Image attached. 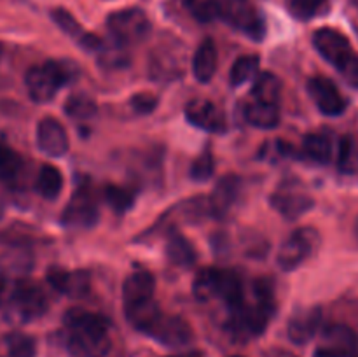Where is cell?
Here are the masks:
<instances>
[{
  "label": "cell",
  "instance_id": "7",
  "mask_svg": "<svg viewBox=\"0 0 358 357\" xmlns=\"http://www.w3.org/2000/svg\"><path fill=\"white\" fill-rule=\"evenodd\" d=\"M48 310V298L37 284L21 280L10 296V312L21 322L34 321Z\"/></svg>",
  "mask_w": 358,
  "mask_h": 357
},
{
  "label": "cell",
  "instance_id": "39",
  "mask_svg": "<svg viewBox=\"0 0 358 357\" xmlns=\"http://www.w3.org/2000/svg\"><path fill=\"white\" fill-rule=\"evenodd\" d=\"M339 74H341L343 79H345L350 86L358 88V55L353 59H350V62L339 70Z\"/></svg>",
  "mask_w": 358,
  "mask_h": 357
},
{
  "label": "cell",
  "instance_id": "32",
  "mask_svg": "<svg viewBox=\"0 0 358 357\" xmlns=\"http://www.w3.org/2000/svg\"><path fill=\"white\" fill-rule=\"evenodd\" d=\"M6 346L9 357H35L37 356V343L31 336L24 332H10L6 338Z\"/></svg>",
  "mask_w": 358,
  "mask_h": 357
},
{
  "label": "cell",
  "instance_id": "21",
  "mask_svg": "<svg viewBox=\"0 0 358 357\" xmlns=\"http://www.w3.org/2000/svg\"><path fill=\"white\" fill-rule=\"evenodd\" d=\"M124 314L129 324L138 331L147 332L154 326V322L161 317L159 304L154 301V298L143 301H136V303L124 304Z\"/></svg>",
  "mask_w": 358,
  "mask_h": 357
},
{
  "label": "cell",
  "instance_id": "18",
  "mask_svg": "<svg viewBox=\"0 0 358 357\" xmlns=\"http://www.w3.org/2000/svg\"><path fill=\"white\" fill-rule=\"evenodd\" d=\"M156 290V279L147 270H136L122 284V300L124 304L136 303V301L150 300Z\"/></svg>",
  "mask_w": 358,
  "mask_h": 357
},
{
  "label": "cell",
  "instance_id": "3",
  "mask_svg": "<svg viewBox=\"0 0 358 357\" xmlns=\"http://www.w3.org/2000/svg\"><path fill=\"white\" fill-rule=\"evenodd\" d=\"M217 4L220 20L247 37L262 41L266 35L264 18L252 0H217Z\"/></svg>",
  "mask_w": 358,
  "mask_h": 357
},
{
  "label": "cell",
  "instance_id": "17",
  "mask_svg": "<svg viewBox=\"0 0 358 357\" xmlns=\"http://www.w3.org/2000/svg\"><path fill=\"white\" fill-rule=\"evenodd\" d=\"M322 340H324L325 349L332 350L339 356L352 357L353 354H357V335L353 332V329H350L345 324H332L325 328L322 332Z\"/></svg>",
  "mask_w": 358,
  "mask_h": 357
},
{
  "label": "cell",
  "instance_id": "12",
  "mask_svg": "<svg viewBox=\"0 0 358 357\" xmlns=\"http://www.w3.org/2000/svg\"><path fill=\"white\" fill-rule=\"evenodd\" d=\"M185 118L191 125L210 133H222L227 128L224 112L213 102L205 100V98L189 102L185 105Z\"/></svg>",
  "mask_w": 358,
  "mask_h": 357
},
{
  "label": "cell",
  "instance_id": "25",
  "mask_svg": "<svg viewBox=\"0 0 358 357\" xmlns=\"http://www.w3.org/2000/svg\"><path fill=\"white\" fill-rule=\"evenodd\" d=\"M166 254L168 259L178 266H192L198 259V254H196L191 241L180 233L170 234L166 244Z\"/></svg>",
  "mask_w": 358,
  "mask_h": 357
},
{
  "label": "cell",
  "instance_id": "42",
  "mask_svg": "<svg viewBox=\"0 0 358 357\" xmlns=\"http://www.w3.org/2000/svg\"><path fill=\"white\" fill-rule=\"evenodd\" d=\"M6 290H7L6 282H3V279H0V304L3 303V298H6Z\"/></svg>",
  "mask_w": 358,
  "mask_h": 357
},
{
  "label": "cell",
  "instance_id": "13",
  "mask_svg": "<svg viewBox=\"0 0 358 357\" xmlns=\"http://www.w3.org/2000/svg\"><path fill=\"white\" fill-rule=\"evenodd\" d=\"M37 146L45 156L62 158L69 150V136L65 128L55 118H44L37 125Z\"/></svg>",
  "mask_w": 358,
  "mask_h": 357
},
{
  "label": "cell",
  "instance_id": "6",
  "mask_svg": "<svg viewBox=\"0 0 358 357\" xmlns=\"http://www.w3.org/2000/svg\"><path fill=\"white\" fill-rule=\"evenodd\" d=\"M271 206L282 217L294 220L313 209V198L299 181L289 178L271 195Z\"/></svg>",
  "mask_w": 358,
  "mask_h": 357
},
{
  "label": "cell",
  "instance_id": "23",
  "mask_svg": "<svg viewBox=\"0 0 358 357\" xmlns=\"http://www.w3.org/2000/svg\"><path fill=\"white\" fill-rule=\"evenodd\" d=\"M217 298L226 301L231 308L243 303V286L240 276L231 270H219L217 275Z\"/></svg>",
  "mask_w": 358,
  "mask_h": 357
},
{
  "label": "cell",
  "instance_id": "14",
  "mask_svg": "<svg viewBox=\"0 0 358 357\" xmlns=\"http://www.w3.org/2000/svg\"><path fill=\"white\" fill-rule=\"evenodd\" d=\"M48 282L59 294H65L69 298H83L90 290L91 279L87 272H69L59 266H52L48 270Z\"/></svg>",
  "mask_w": 358,
  "mask_h": 357
},
{
  "label": "cell",
  "instance_id": "45",
  "mask_svg": "<svg viewBox=\"0 0 358 357\" xmlns=\"http://www.w3.org/2000/svg\"><path fill=\"white\" fill-rule=\"evenodd\" d=\"M355 237H357V240H358V217H357V220H355Z\"/></svg>",
  "mask_w": 358,
  "mask_h": 357
},
{
  "label": "cell",
  "instance_id": "27",
  "mask_svg": "<svg viewBox=\"0 0 358 357\" xmlns=\"http://www.w3.org/2000/svg\"><path fill=\"white\" fill-rule=\"evenodd\" d=\"M252 94H254V100L278 105L280 94H282V83L275 74L262 72L254 79Z\"/></svg>",
  "mask_w": 358,
  "mask_h": 357
},
{
  "label": "cell",
  "instance_id": "41",
  "mask_svg": "<svg viewBox=\"0 0 358 357\" xmlns=\"http://www.w3.org/2000/svg\"><path fill=\"white\" fill-rule=\"evenodd\" d=\"M313 357H343V356H339V354H336V352H332V350L325 349V346H320V349L315 352Z\"/></svg>",
  "mask_w": 358,
  "mask_h": 357
},
{
  "label": "cell",
  "instance_id": "22",
  "mask_svg": "<svg viewBox=\"0 0 358 357\" xmlns=\"http://www.w3.org/2000/svg\"><path fill=\"white\" fill-rule=\"evenodd\" d=\"M245 119L248 125L261 130H273L280 125V108L276 104H264V102L252 100L245 105Z\"/></svg>",
  "mask_w": 358,
  "mask_h": 357
},
{
  "label": "cell",
  "instance_id": "38",
  "mask_svg": "<svg viewBox=\"0 0 358 357\" xmlns=\"http://www.w3.org/2000/svg\"><path fill=\"white\" fill-rule=\"evenodd\" d=\"M131 105L136 112H140V114H149V112H152L154 108H156L157 100L156 97L150 93H136L133 94Z\"/></svg>",
  "mask_w": 358,
  "mask_h": 357
},
{
  "label": "cell",
  "instance_id": "2",
  "mask_svg": "<svg viewBox=\"0 0 358 357\" xmlns=\"http://www.w3.org/2000/svg\"><path fill=\"white\" fill-rule=\"evenodd\" d=\"M76 76L77 69L73 63L51 59L42 65L31 66L24 77V83H27V90L31 100L45 104V102L52 100L63 86L72 83Z\"/></svg>",
  "mask_w": 358,
  "mask_h": 357
},
{
  "label": "cell",
  "instance_id": "5",
  "mask_svg": "<svg viewBox=\"0 0 358 357\" xmlns=\"http://www.w3.org/2000/svg\"><path fill=\"white\" fill-rule=\"evenodd\" d=\"M320 245V233L315 227H299L280 247L276 262L283 272H292L313 255Z\"/></svg>",
  "mask_w": 358,
  "mask_h": 357
},
{
  "label": "cell",
  "instance_id": "30",
  "mask_svg": "<svg viewBox=\"0 0 358 357\" xmlns=\"http://www.w3.org/2000/svg\"><path fill=\"white\" fill-rule=\"evenodd\" d=\"M217 275H219V270L215 268L199 270L192 282V294L196 300L208 301L217 298Z\"/></svg>",
  "mask_w": 358,
  "mask_h": 357
},
{
  "label": "cell",
  "instance_id": "1",
  "mask_svg": "<svg viewBox=\"0 0 358 357\" xmlns=\"http://www.w3.org/2000/svg\"><path fill=\"white\" fill-rule=\"evenodd\" d=\"M65 328L73 357H105L110 350L108 322L101 315L73 308L66 312Z\"/></svg>",
  "mask_w": 358,
  "mask_h": 357
},
{
  "label": "cell",
  "instance_id": "48",
  "mask_svg": "<svg viewBox=\"0 0 358 357\" xmlns=\"http://www.w3.org/2000/svg\"><path fill=\"white\" fill-rule=\"evenodd\" d=\"M231 357H240V356H231Z\"/></svg>",
  "mask_w": 358,
  "mask_h": 357
},
{
  "label": "cell",
  "instance_id": "4",
  "mask_svg": "<svg viewBox=\"0 0 358 357\" xmlns=\"http://www.w3.org/2000/svg\"><path fill=\"white\" fill-rule=\"evenodd\" d=\"M107 28L115 44L126 48V46L145 41L149 37L152 24H150L149 16L142 9L128 7V9L112 13L107 18Z\"/></svg>",
  "mask_w": 358,
  "mask_h": 357
},
{
  "label": "cell",
  "instance_id": "31",
  "mask_svg": "<svg viewBox=\"0 0 358 357\" xmlns=\"http://www.w3.org/2000/svg\"><path fill=\"white\" fill-rule=\"evenodd\" d=\"M65 112L73 121H86L96 114V104L87 94L76 93L65 102Z\"/></svg>",
  "mask_w": 358,
  "mask_h": 357
},
{
  "label": "cell",
  "instance_id": "47",
  "mask_svg": "<svg viewBox=\"0 0 358 357\" xmlns=\"http://www.w3.org/2000/svg\"><path fill=\"white\" fill-rule=\"evenodd\" d=\"M352 357H358V352L357 354H353V356Z\"/></svg>",
  "mask_w": 358,
  "mask_h": 357
},
{
  "label": "cell",
  "instance_id": "10",
  "mask_svg": "<svg viewBox=\"0 0 358 357\" xmlns=\"http://www.w3.org/2000/svg\"><path fill=\"white\" fill-rule=\"evenodd\" d=\"M145 335L152 336L161 345L177 349V346H184L191 342L192 329L189 322L178 315H161Z\"/></svg>",
  "mask_w": 358,
  "mask_h": 357
},
{
  "label": "cell",
  "instance_id": "37",
  "mask_svg": "<svg viewBox=\"0 0 358 357\" xmlns=\"http://www.w3.org/2000/svg\"><path fill=\"white\" fill-rule=\"evenodd\" d=\"M325 0H290V13L297 20H311L317 16Z\"/></svg>",
  "mask_w": 358,
  "mask_h": 357
},
{
  "label": "cell",
  "instance_id": "19",
  "mask_svg": "<svg viewBox=\"0 0 358 357\" xmlns=\"http://www.w3.org/2000/svg\"><path fill=\"white\" fill-rule=\"evenodd\" d=\"M217 65H219V52H217L215 42L212 38H205L196 49L194 58H192V74L196 80L201 84L210 83L215 76Z\"/></svg>",
  "mask_w": 358,
  "mask_h": 357
},
{
  "label": "cell",
  "instance_id": "40",
  "mask_svg": "<svg viewBox=\"0 0 358 357\" xmlns=\"http://www.w3.org/2000/svg\"><path fill=\"white\" fill-rule=\"evenodd\" d=\"M266 357H297V356H294V354L287 352V350L273 349V350H269L268 354H266Z\"/></svg>",
  "mask_w": 358,
  "mask_h": 357
},
{
  "label": "cell",
  "instance_id": "44",
  "mask_svg": "<svg viewBox=\"0 0 358 357\" xmlns=\"http://www.w3.org/2000/svg\"><path fill=\"white\" fill-rule=\"evenodd\" d=\"M3 209H6V206H3L2 200H0V217H2V216H3Z\"/></svg>",
  "mask_w": 358,
  "mask_h": 357
},
{
  "label": "cell",
  "instance_id": "8",
  "mask_svg": "<svg viewBox=\"0 0 358 357\" xmlns=\"http://www.w3.org/2000/svg\"><path fill=\"white\" fill-rule=\"evenodd\" d=\"M313 46L324 59L339 70L357 56L352 44L339 30L334 28H320L313 34Z\"/></svg>",
  "mask_w": 358,
  "mask_h": 357
},
{
  "label": "cell",
  "instance_id": "29",
  "mask_svg": "<svg viewBox=\"0 0 358 357\" xmlns=\"http://www.w3.org/2000/svg\"><path fill=\"white\" fill-rule=\"evenodd\" d=\"M259 65H261V59L255 55H247L238 58L229 74L231 84L233 86H243L248 80H254L259 76Z\"/></svg>",
  "mask_w": 358,
  "mask_h": 357
},
{
  "label": "cell",
  "instance_id": "11",
  "mask_svg": "<svg viewBox=\"0 0 358 357\" xmlns=\"http://www.w3.org/2000/svg\"><path fill=\"white\" fill-rule=\"evenodd\" d=\"M308 93L322 114L339 115L345 112L346 100L343 98L338 86L327 77H311L310 83H308Z\"/></svg>",
  "mask_w": 358,
  "mask_h": 357
},
{
  "label": "cell",
  "instance_id": "35",
  "mask_svg": "<svg viewBox=\"0 0 358 357\" xmlns=\"http://www.w3.org/2000/svg\"><path fill=\"white\" fill-rule=\"evenodd\" d=\"M189 13L201 23H210V21L219 18V4L217 0H184Z\"/></svg>",
  "mask_w": 358,
  "mask_h": 357
},
{
  "label": "cell",
  "instance_id": "26",
  "mask_svg": "<svg viewBox=\"0 0 358 357\" xmlns=\"http://www.w3.org/2000/svg\"><path fill=\"white\" fill-rule=\"evenodd\" d=\"M35 189L45 200H56L63 189V175L52 164H44L35 181Z\"/></svg>",
  "mask_w": 358,
  "mask_h": 357
},
{
  "label": "cell",
  "instance_id": "15",
  "mask_svg": "<svg viewBox=\"0 0 358 357\" xmlns=\"http://www.w3.org/2000/svg\"><path fill=\"white\" fill-rule=\"evenodd\" d=\"M322 324V310L318 307L299 308L294 315H290L287 332L289 338L297 345H304L318 332Z\"/></svg>",
  "mask_w": 358,
  "mask_h": 357
},
{
  "label": "cell",
  "instance_id": "43",
  "mask_svg": "<svg viewBox=\"0 0 358 357\" xmlns=\"http://www.w3.org/2000/svg\"><path fill=\"white\" fill-rule=\"evenodd\" d=\"M171 357H203L201 352H185V354H178V356H171Z\"/></svg>",
  "mask_w": 358,
  "mask_h": 357
},
{
  "label": "cell",
  "instance_id": "36",
  "mask_svg": "<svg viewBox=\"0 0 358 357\" xmlns=\"http://www.w3.org/2000/svg\"><path fill=\"white\" fill-rule=\"evenodd\" d=\"M215 170V161H213V154L210 150H205L201 156H198L194 160L191 167V177L198 182L208 181L213 175Z\"/></svg>",
  "mask_w": 358,
  "mask_h": 357
},
{
  "label": "cell",
  "instance_id": "24",
  "mask_svg": "<svg viewBox=\"0 0 358 357\" xmlns=\"http://www.w3.org/2000/svg\"><path fill=\"white\" fill-rule=\"evenodd\" d=\"M303 150L310 160L320 164L331 163L332 154H334L332 140L325 133H310L304 136Z\"/></svg>",
  "mask_w": 358,
  "mask_h": 357
},
{
  "label": "cell",
  "instance_id": "16",
  "mask_svg": "<svg viewBox=\"0 0 358 357\" xmlns=\"http://www.w3.org/2000/svg\"><path fill=\"white\" fill-rule=\"evenodd\" d=\"M241 178L236 175H226L217 182L212 196L208 198L210 212L217 217H222L236 205L238 198L241 195Z\"/></svg>",
  "mask_w": 358,
  "mask_h": 357
},
{
  "label": "cell",
  "instance_id": "9",
  "mask_svg": "<svg viewBox=\"0 0 358 357\" xmlns=\"http://www.w3.org/2000/svg\"><path fill=\"white\" fill-rule=\"evenodd\" d=\"M100 210H98L96 198L87 186H80L70 198L69 205L63 210L62 220L65 226L76 227H91L96 224Z\"/></svg>",
  "mask_w": 358,
  "mask_h": 357
},
{
  "label": "cell",
  "instance_id": "20",
  "mask_svg": "<svg viewBox=\"0 0 358 357\" xmlns=\"http://www.w3.org/2000/svg\"><path fill=\"white\" fill-rule=\"evenodd\" d=\"M51 18H52V21H55V23L58 24V27L62 28L66 35H70L72 38H76V41L83 46V48L93 49V51L101 49L100 38L94 37V35H91V34H87V31H84V28L80 27L79 21H77L76 18L69 13V10L59 9V7L58 9H52Z\"/></svg>",
  "mask_w": 358,
  "mask_h": 357
},
{
  "label": "cell",
  "instance_id": "33",
  "mask_svg": "<svg viewBox=\"0 0 358 357\" xmlns=\"http://www.w3.org/2000/svg\"><path fill=\"white\" fill-rule=\"evenodd\" d=\"M338 167L345 174H353L358 168V146L353 136H343L339 142Z\"/></svg>",
  "mask_w": 358,
  "mask_h": 357
},
{
  "label": "cell",
  "instance_id": "46",
  "mask_svg": "<svg viewBox=\"0 0 358 357\" xmlns=\"http://www.w3.org/2000/svg\"><path fill=\"white\" fill-rule=\"evenodd\" d=\"M0 58H2V46H0Z\"/></svg>",
  "mask_w": 358,
  "mask_h": 357
},
{
  "label": "cell",
  "instance_id": "28",
  "mask_svg": "<svg viewBox=\"0 0 358 357\" xmlns=\"http://www.w3.org/2000/svg\"><path fill=\"white\" fill-rule=\"evenodd\" d=\"M23 172V160L20 154L0 140V182H13Z\"/></svg>",
  "mask_w": 358,
  "mask_h": 357
},
{
  "label": "cell",
  "instance_id": "34",
  "mask_svg": "<svg viewBox=\"0 0 358 357\" xmlns=\"http://www.w3.org/2000/svg\"><path fill=\"white\" fill-rule=\"evenodd\" d=\"M103 196L108 205L112 206V210H115L117 214H124L135 203V195L131 191H128V189L119 188V186H107L103 191Z\"/></svg>",
  "mask_w": 358,
  "mask_h": 357
}]
</instances>
